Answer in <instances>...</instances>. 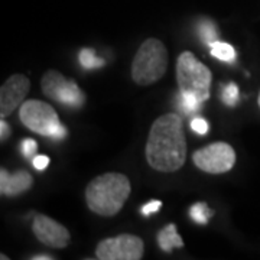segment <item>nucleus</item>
Here are the masks:
<instances>
[{"label": "nucleus", "instance_id": "f257e3e1", "mask_svg": "<svg viewBox=\"0 0 260 260\" xmlns=\"http://www.w3.org/2000/svg\"><path fill=\"white\" fill-rule=\"evenodd\" d=\"M186 158V139L182 120L169 113L153 121L146 143L148 164L159 172H175L184 167Z\"/></svg>", "mask_w": 260, "mask_h": 260}, {"label": "nucleus", "instance_id": "f03ea898", "mask_svg": "<svg viewBox=\"0 0 260 260\" xmlns=\"http://www.w3.org/2000/svg\"><path fill=\"white\" fill-rule=\"evenodd\" d=\"M129 178L119 172H107L94 178L85 188V201L93 213L113 217L119 213L130 195Z\"/></svg>", "mask_w": 260, "mask_h": 260}, {"label": "nucleus", "instance_id": "7ed1b4c3", "mask_svg": "<svg viewBox=\"0 0 260 260\" xmlns=\"http://www.w3.org/2000/svg\"><path fill=\"white\" fill-rule=\"evenodd\" d=\"M167 68V47L159 39L149 38L140 45L133 58L132 78L138 85H150L164 77Z\"/></svg>", "mask_w": 260, "mask_h": 260}, {"label": "nucleus", "instance_id": "20e7f679", "mask_svg": "<svg viewBox=\"0 0 260 260\" xmlns=\"http://www.w3.org/2000/svg\"><path fill=\"white\" fill-rule=\"evenodd\" d=\"M213 75L208 67L200 62L192 52L185 51L178 56L177 81L179 93L191 94L201 103L208 100Z\"/></svg>", "mask_w": 260, "mask_h": 260}, {"label": "nucleus", "instance_id": "39448f33", "mask_svg": "<svg viewBox=\"0 0 260 260\" xmlns=\"http://www.w3.org/2000/svg\"><path fill=\"white\" fill-rule=\"evenodd\" d=\"M19 119L28 127L41 136L61 140L67 136V127L59 121L55 109L48 103L28 100L20 104Z\"/></svg>", "mask_w": 260, "mask_h": 260}, {"label": "nucleus", "instance_id": "423d86ee", "mask_svg": "<svg viewBox=\"0 0 260 260\" xmlns=\"http://www.w3.org/2000/svg\"><path fill=\"white\" fill-rule=\"evenodd\" d=\"M42 91L54 102L61 103L68 107H81L85 95L74 80L65 78L61 73L49 70L42 77Z\"/></svg>", "mask_w": 260, "mask_h": 260}, {"label": "nucleus", "instance_id": "0eeeda50", "mask_svg": "<svg viewBox=\"0 0 260 260\" xmlns=\"http://www.w3.org/2000/svg\"><path fill=\"white\" fill-rule=\"evenodd\" d=\"M192 160L207 174L229 172L236 164V152L225 142H215L203 149H198L192 155Z\"/></svg>", "mask_w": 260, "mask_h": 260}, {"label": "nucleus", "instance_id": "6e6552de", "mask_svg": "<svg viewBox=\"0 0 260 260\" xmlns=\"http://www.w3.org/2000/svg\"><path fill=\"white\" fill-rule=\"evenodd\" d=\"M95 257L100 260H139L143 257V242L133 234L104 239L95 247Z\"/></svg>", "mask_w": 260, "mask_h": 260}, {"label": "nucleus", "instance_id": "1a4fd4ad", "mask_svg": "<svg viewBox=\"0 0 260 260\" xmlns=\"http://www.w3.org/2000/svg\"><path fill=\"white\" fill-rule=\"evenodd\" d=\"M30 88L28 77L22 74H15L9 77L0 88V116L6 119L22 104Z\"/></svg>", "mask_w": 260, "mask_h": 260}, {"label": "nucleus", "instance_id": "9d476101", "mask_svg": "<svg viewBox=\"0 0 260 260\" xmlns=\"http://www.w3.org/2000/svg\"><path fill=\"white\" fill-rule=\"evenodd\" d=\"M32 230L39 242L54 249H64L71 240L70 232L64 225L47 215H37L32 224Z\"/></svg>", "mask_w": 260, "mask_h": 260}, {"label": "nucleus", "instance_id": "9b49d317", "mask_svg": "<svg viewBox=\"0 0 260 260\" xmlns=\"http://www.w3.org/2000/svg\"><path fill=\"white\" fill-rule=\"evenodd\" d=\"M34 184V179L26 171H18L15 174H9L6 169H0V194L6 197L26 192Z\"/></svg>", "mask_w": 260, "mask_h": 260}, {"label": "nucleus", "instance_id": "f8f14e48", "mask_svg": "<svg viewBox=\"0 0 260 260\" xmlns=\"http://www.w3.org/2000/svg\"><path fill=\"white\" fill-rule=\"evenodd\" d=\"M158 244L159 247L167 253H171L175 247H178V249L184 247V242H182L181 236L178 234L175 224H168L167 227H164L159 232Z\"/></svg>", "mask_w": 260, "mask_h": 260}, {"label": "nucleus", "instance_id": "ddd939ff", "mask_svg": "<svg viewBox=\"0 0 260 260\" xmlns=\"http://www.w3.org/2000/svg\"><path fill=\"white\" fill-rule=\"evenodd\" d=\"M211 55L223 62H229L232 64L236 61V49L230 45V44H225V42H214L211 45Z\"/></svg>", "mask_w": 260, "mask_h": 260}, {"label": "nucleus", "instance_id": "4468645a", "mask_svg": "<svg viewBox=\"0 0 260 260\" xmlns=\"http://www.w3.org/2000/svg\"><path fill=\"white\" fill-rule=\"evenodd\" d=\"M78 61L83 68L85 70H95V68H102L104 65V59L100 56L95 55L91 48H84L80 51V55H78Z\"/></svg>", "mask_w": 260, "mask_h": 260}, {"label": "nucleus", "instance_id": "2eb2a0df", "mask_svg": "<svg viewBox=\"0 0 260 260\" xmlns=\"http://www.w3.org/2000/svg\"><path fill=\"white\" fill-rule=\"evenodd\" d=\"M201 106H203V103L200 102L197 97H194V95L186 93H179V97H178V109H181L188 116L200 112Z\"/></svg>", "mask_w": 260, "mask_h": 260}, {"label": "nucleus", "instance_id": "dca6fc26", "mask_svg": "<svg viewBox=\"0 0 260 260\" xmlns=\"http://www.w3.org/2000/svg\"><path fill=\"white\" fill-rule=\"evenodd\" d=\"M198 34H200V37L203 39V42L207 44L208 47H211L214 42L218 41V34H217L215 25H214L213 22H210V20H204V22L200 23Z\"/></svg>", "mask_w": 260, "mask_h": 260}, {"label": "nucleus", "instance_id": "f3484780", "mask_svg": "<svg viewBox=\"0 0 260 260\" xmlns=\"http://www.w3.org/2000/svg\"><path fill=\"white\" fill-rule=\"evenodd\" d=\"M189 215H191V218L194 220L195 223L207 224L210 217L213 215V211L208 208V205L205 203H197L189 208Z\"/></svg>", "mask_w": 260, "mask_h": 260}, {"label": "nucleus", "instance_id": "a211bd4d", "mask_svg": "<svg viewBox=\"0 0 260 260\" xmlns=\"http://www.w3.org/2000/svg\"><path fill=\"white\" fill-rule=\"evenodd\" d=\"M239 87L236 83H229L225 87L223 88V93H221V100H223L224 104L227 106H236L237 102H239Z\"/></svg>", "mask_w": 260, "mask_h": 260}, {"label": "nucleus", "instance_id": "6ab92c4d", "mask_svg": "<svg viewBox=\"0 0 260 260\" xmlns=\"http://www.w3.org/2000/svg\"><path fill=\"white\" fill-rule=\"evenodd\" d=\"M38 149V143L34 139H23L20 143V152L25 158H30L35 155Z\"/></svg>", "mask_w": 260, "mask_h": 260}, {"label": "nucleus", "instance_id": "aec40b11", "mask_svg": "<svg viewBox=\"0 0 260 260\" xmlns=\"http://www.w3.org/2000/svg\"><path fill=\"white\" fill-rule=\"evenodd\" d=\"M191 129L194 130L197 135H205L208 132V123L203 117H194L191 120Z\"/></svg>", "mask_w": 260, "mask_h": 260}, {"label": "nucleus", "instance_id": "412c9836", "mask_svg": "<svg viewBox=\"0 0 260 260\" xmlns=\"http://www.w3.org/2000/svg\"><path fill=\"white\" fill-rule=\"evenodd\" d=\"M160 207H162V203H160V201H156V200L149 201L148 204H145L142 207V214L149 217V215H152L153 213H158L159 210H160Z\"/></svg>", "mask_w": 260, "mask_h": 260}, {"label": "nucleus", "instance_id": "4be33fe9", "mask_svg": "<svg viewBox=\"0 0 260 260\" xmlns=\"http://www.w3.org/2000/svg\"><path fill=\"white\" fill-rule=\"evenodd\" d=\"M32 165H34V168L38 169V171H44V169H47L48 165H49V158L45 156V155H38V156H35L34 160H32Z\"/></svg>", "mask_w": 260, "mask_h": 260}, {"label": "nucleus", "instance_id": "5701e85b", "mask_svg": "<svg viewBox=\"0 0 260 260\" xmlns=\"http://www.w3.org/2000/svg\"><path fill=\"white\" fill-rule=\"evenodd\" d=\"M0 132H2V135H0V139L5 140L9 138V133H10L9 124L5 121V119H2V121H0Z\"/></svg>", "mask_w": 260, "mask_h": 260}, {"label": "nucleus", "instance_id": "b1692460", "mask_svg": "<svg viewBox=\"0 0 260 260\" xmlns=\"http://www.w3.org/2000/svg\"><path fill=\"white\" fill-rule=\"evenodd\" d=\"M32 259L34 260H52V256H44V254H41V256H34Z\"/></svg>", "mask_w": 260, "mask_h": 260}, {"label": "nucleus", "instance_id": "393cba45", "mask_svg": "<svg viewBox=\"0 0 260 260\" xmlns=\"http://www.w3.org/2000/svg\"><path fill=\"white\" fill-rule=\"evenodd\" d=\"M259 107H260V94H259Z\"/></svg>", "mask_w": 260, "mask_h": 260}]
</instances>
